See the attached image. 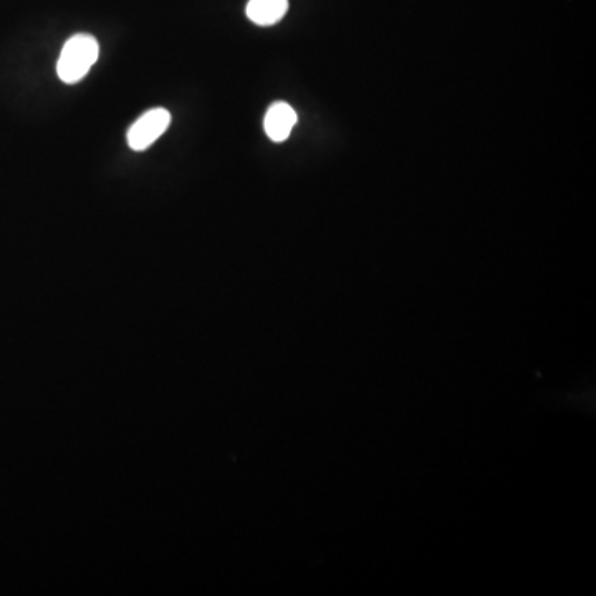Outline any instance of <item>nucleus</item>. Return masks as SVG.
Wrapping results in <instances>:
<instances>
[{
    "label": "nucleus",
    "mask_w": 596,
    "mask_h": 596,
    "mask_svg": "<svg viewBox=\"0 0 596 596\" xmlns=\"http://www.w3.org/2000/svg\"><path fill=\"white\" fill-rule=\"evenodd\" d=\"M100 55V45L97 39L88 34L73 35L63 45L58 58L57 73L60 80L68 85L80 82L87 77Z\"/></svg>",
    "instance_id": "f257e3e1"
},
{
    "label": "nucleus",
    "mask_w": 596,
    "mask_h": 596,
    "mask_svg": "<svg viewBox=\"0 0 596 596\" xmlns=\"http://www.w3.org/2000/svg\"><path fill=\"white\" fill-rule=\"evenodd\" d=\"M171 125V115L164 108H153L138 118L128 131V145L133 151H145Z\"/></svg>",
    "instance_id": "f03ea898"
},
{
    "label": "nucleus",
    "mask_w": 596,
    "mask_h": 596,
    "mask_svg": "<svg viewBox=\"0 0 596 596\" xmlns=\"http://www.w3.org/2000/svg\"><path fill=\"white\" fill-rule=\"evenodd\" d=\"M295 123H297V113L294 108L285 101H277L270 106L267 115H265V133L275 143H282L289 138Z\"/></svg>",
    "instance_id": "7ed1b4c3"
},
{
    "label": "nucleus",
    "mask_w": 596,
    "mask_h": 596,
    "mask_svg": "<svg viewBox=\"0 0 596 596\" xmlns=\"http://www.w3.org/2000/svg\"><path fill=\"white\" fill-rule=\"evenodd\" d=\"M289 10V0H250L246 14L254 24L269 27L284 19Z\"/></svg>",
    "instance_id": "20e7f679"
}]
</instances>
